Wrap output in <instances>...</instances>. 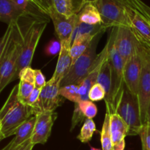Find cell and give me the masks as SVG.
<instances>
[{"instance_id":"9","label":"cell","mask_w":150,"mask_h":150,"mask_svg":"<svg viewBox=\"0 0 150 150\" xmlns=\"http://www.w3.org/2000/svg\"><path fill=\"white\" fill-rule=\"evenodd\" d=\"M114 45L125 63L139 51L142 43L131 27L116 28Z\"/></svg>"},{"instance_id":"20","label":"cell","mask_w":150,"mask_h":150,"mask_svg":"<svg viewBox=\"0 0 150 150\" xmlns=\"http://www.w3.org/2000/svg\"><path fill=\"white\" fill-rule=\"evenodd\" d=\"M35 122H36V116H32L18 128L15 134L14 139L8 144L12 149H16L20 145L30 140L33 133Z\"/></svg>"},{"instance_id":"41","label":"cell","mask_w":150,"mask_h":150,"mask_svg":"<svg viewBox=\"0 0 150 150\" xmlns=\"http://www.w3.org/2000/svg\"><path fill=\"white\" fill-rule=\"evenodd\" d=\"M5 139V138H4V135L1 133V132H0V142H1V141H2L3 139Z\"/></svg>"},{"instance_id":"13","label":"cell","mask_w":150,"mask_h":150,"mask_svg":"<svg viewBox=\"0 0 150 150\" xmlns=\"http://www.w3.org/2000/svg\"><path fill=\"white\" fill-rule=\"evenodd\" d=\"M48 16L52 20L56 35L60 42H70L76 26L77 15L67 17L56 11L54 7L48 12Z\"/></svg>"},{"instance_id":"26","label":"cell","mask_w":150,"mask_h":150,"mask_svg":"<svg viewBox=\"0 0 150 150\" xmlns=\"http://www.w3.org/2000/svg\"><path fill=\"white\" fill-rule=\"evenodd\" d=\"M106 108L105 118L103 124L102 130L100 133V141L102 150H112V141H111V130H110V116L111 111L108 108Z\"/></svg>"},{"instance_id":"14","label":"cell","mask_w":150,"mask_h":150,"mask_svg":"<svg viewBox=\"0 0 150 150\" xmlns=\"http://www.w3.org/2000/svg\"><path fill=\"white\" fill-rule=\"evenodd\" d=\"M124 2L130 27L139 38L146 41H150V23L147 19L129 0H124Z\"/></svg>"},{"instance_id":"15","label":"cell","mask_w":150,"mask_h":150,"mask_svg":"<svg viewBox=\"0 0 150 150\" xmlns=\"http://www.w3.org/2000/svg\"><path fill=\"white\" fill-rule=\"evenodd\" d=\"M107 56H108V45L106 44L103 49L102 50V51L97 56L96 59L94 62L93 67H92V70H90L89 74L83 79V81L79 85L81 101L89 100V90L92 87V86L97 83L100 70L104 61L107 58Z\"/></svg>"},{"instance_id":"31","label":"cell","mask_w":150,"mask_h":150,"mask_svg":"<svg viewBox=\"0 0 150 150\" xmlns=\"http://www.w3.org/2000/svg\"><path fill=\"white\" fill-rule=\"evenodd\" d=\"M132 4L147 19L150 23V7L142 0H129Z\"/></svg>"},{"instance_id":"35","label":"cell","mask_w":150,"mask_h":150,"mask_svg":"<svg viewBox=\"0 0 150 150\" xmlns=\"http://www.w3.org/2000/svg\"><path fill=\"white\" fill-rule=\"evenodd\" d=\"M45 76L40 70H35V88L42 89L46 83Z\"/></svg>"},{"instance_id":"4","label":"cell","mask_w":150,"mask_h":150,"mask_svg":"<svg viewBox=\"0 0 150 150\" xmlns=\"http://www.w3.org/2000/svg\"><path fill=\"white\" fill-rule=\"evenodd\" d=\"M48 18H30L27 26L23 28L22 48L16 68L14 81L18 79L21 71L30 67L40 39L48 24Z\"/></svg>"},{"instance_id":"38","label":"cell","mask_w":150,"mask_h":150,"mask_svg":"<svg viewBox=\"0 0 150 150\" xmlns=\"http://www.w3.org/2000/svg\"><path fill=\"white\" fill-rule=\"evenodd\" d=\"M33 147H34V145L31 143V139H30V140L27 141V142H26L25 143H23V144L18 146V147L16 148V149H12V148L9 146V144H7L5 147L3 148L1 150H30L33 149Z\"/></svg>"},{"instance_id":"22","label":"cell","mask_w":150,"mask_h":150,"mask_svg":"<svg viewBox=\"0 0 150 150\" xmlns=\"http://www.w3.org/2000/svg\"><path fill=\"white\" fill-rule=\"evenodd\" d=\"M77 19L81 23L89 25L102 24L101 16L94 2L86 3L77 14Z\"/></svg>"},{"instance_id":"47","label":"cell","mask_w":150,"mask_h":150,"mask_svg":"<svg viewBox=\"0 0 150 150\" xmlns=\"http://www.w3.org/2000/svg\"><path fill=\"white\" fill-rule=\"evenodd\" d=\"M30 150H32V149H30Z\"/></svg>"},{"instance_id":"40","label":"cell","mask_w":150,"mask_h":150,"mask_svg":"<svg viewBox=\"0 0 150 150\" xmlns=\"http://www.w3.org/2000/svg\"><path fill=\"white\" fill-rule=\"evenodd\" d=\"M145 125H150V103L149 106H148L147 111H146V123H145Z\"/></svg>"},{"instance_id":"16","label":"cell","mask_w":150,"mask_h":150,"mask_svg":"<svg viewBox=\"0 0 150 150\" xmlns=\"http://www.w3.org/2000/svg\"><path fill=\"white\" fill-rule=\"evenodd\" d=\"M112 150H125V137L128 136V127L124 120L117 114L111 113L110 116Z\"/></svg>"},{"instance_id":"45","label":"cell","mask_w":150,"mask_h":150,"mask_svg":"<svg viewBox=\"0 0 150 150\" xmlns=\"http://www.w3.org/2000/svg\"><path fill=\"white\" fill-rule=\"evenodd\" d=\"M1 122H0V132H1Z\"/></svg>"},{"instance_id":"1","label":"cell","mask_w":150,"mask_h":150,"mask_svg":"<svg viewBox=\"0 0 150 150\" xmlns=\"http://www.w3.org/2000/svg\"><path fill=\"white\" fill-rule=\"evenodd\" d=\"M10 25V36L0 59V94L10 82L14 81L23 42L24 26L21 23V19Z\"/></svg>"},{"instance_id":"17","label":"cell","mask_w":150,"mask_h":150,"mask_svg":"<svg viewBox=\"0 0 150 150\" xmlns=\"http://www.w3.org/2000/svg\"><path fill=\"white\" fill-rule=\"evenodd\" d=\"M72 44L70 42H61V50L59 54L58 61L56 66L55 71L53 74L52 79L54 81L60 83L62 79L70 71L73 64L71 56H70V48Z\"/></svg>"},{"instance_id":"44","label":"cell","mask_w":150,"mask_h":150,"mask_svg":"<svg viewBox=\"0 0 150 150\" xmlns=\"http://www.w3.org/2000/svg\"><path fill=\"white\" fill-rule=\"evenodd\" d=\"M89 150H102V149H97V148H95V147H92V146H91V147H90V149H89Z\"/></svg>"},{"instance_id":"37","label":"cell","mask_w":150,"mask_h":150,"mask_svg":"<svg viewBox=\"0 0 150 150\" xmlns=\"http://www.w3.org/2000/svg\"><path fill=\"white\" fill-rule=\"evenodd\" d=\"M10 30H11V26H10V25H8L4 34L2 35V37L0 38V59L2 55L3 51H4V48L5 47L6 43H7L9 36H10Z\"/></svg>"},{"instance_id":"36","label":"cell","mask_w":150,"mask_h":150,"mask_svg":"<svg viewBox=\"0 0 150 150\" xmlns=\"http://www.w3.org/2000/svg\"><path fill=\"white\" fill-rule=\"evenodd\" d=\"M40 92H41L40 89L35 88L34 90L32 91V94L30 95V96H29V100H28V102H27V105H29V106L32 107L33 109L35 108L37 104H38V100H39L40 95Z\"/></svg>"},{"instance_id":"28","label":"cell","mask_w":150,"mask_h":150,"mask_svg":"<svg viewBox=\"0 0 150 150\" xmlns=\"http://www.w3.org/2000/svg\"><path fill=\"white\" fill-rule=\"evenodd\" d=\"M59 94L64 99L72 101L75 103L81 101L79 85L70 84L60 87Z\"/></svg>"},{"instance_id":"5","label":"cell","mask_w":150,"mask_h":150,"mask_svg":"<svg viewBox=\"0 0 150 150\" xmlns=\"http://www.w3.org/2000/svg\"><path fill=\"white\" fill-rule=\"evenodd\" d=\"M103 33L102 32L97 35L92 40L87 50L72 64L70 71L60 83V87L70 84L79 85L83 81L93 67L98 56L96 53L97 46Z\"/></svg>"},{"instance_id":"34","label":"cell","mask_w":150,"mask_h":150,"mask_svg":"<svg viewBox=\"0 0 150 150\" xmlns=\"http://www.w3.org/2000/svg\"><path fill=\"white\" fill-rule=\"evenodd\" d=\"M142 143L146 146V149L150 150V125H144L140 133Z\"/></svg>"},{"instance_id":"6","label":"cell","mask_w":150,"mask_h":150,"mask_svg":"<svg viewBox=\"0 0 150 150\" xmlns=\"http://www.w3.org/2000/svg\"><path fill=\"white\" fill-rule=\"evenodd\" d=\"M94 4L100 12L102 25L107 29L119 26L130 27L124 0H95Z\"/></svg>"},{"instance_id":"18","label":"cell","mask_w":150,"mask_h":150,"mask_svg":"<svg viewBox=\"0 0 150 150\" xmlns=\"http://www.w3.org/2000/svg\"><path fill=\"white\" fill-rule=\"evenodd\" d=\"M18 79H20L18 84V96L19 100L27 105L28 100L35 88V70L32 67H27L21 71Z\"/></svg>"},{"instance_id":"3","label":"cell","mask_w":150,"mask_h":150,"mask_svg":"<svg viewBox=\"0 0 150 150\" xmlns=\"http://www.w3.org/2000/svg\"><path fill=\"white\" fill-rule=\"evenodd\" d=\"M116 28H111V35L106 43L108 45V60L111 69V104L105 108H108L111 113H116L125 88L124 81L125 62L114 45Z\"/></svg>"},{"instance_id":"33","label":"cell","mask_w":150,"mask_h":150,"mask_svg":"<svg viewBox=\"0 0 150 150\" xmlns=\"http://www.w3.org/2000/svg\"><path fill=\"white\" fill-rule=\"evenodd\" d=\"M84 116H83V113L81 111L80 108H79V105L78 103H75L74 106V111H73V117H72L71 120V127H70V130H73L75 128L76 125L79 124L80 122H81L84 119Z\"/></svg>"},{"instance_id":"43","label":"cell","mask_w":150,"mask_h":150,"mask_svg":"<svg viewBox=\"0 0 150 150\" xmlns=\"http://www.w3.org/2000/svg\"><path fill=\"white\" fill-rule=\"evenodd\" d=\"M86 1V3H89V2H94L95 0H85Z\"/></svg>"},{"instance_id":"46","label":"cell","mask_w":150,"mask_h":150,"mask_svg":"<svg viewBox=\"0 0 150 150\" xmlns=\"http://www.w3.org/2000/svg\"><path fill=\"white\" fill-rule=\"evenodd\" d=\"M32 1H35V0H32Z\"/></svg>"},{"instance_id":"23","label":"cell","mask_w":150,"mask_h":150,"mask_svg":"<svg viewBox=\"0 0 150 150\" xmlns=\"http://www.w3.org/2000/svg\"><path fill=\"white\" fill-rule=\"evenodd\" d=\"M97 83H100L105 91V106H109L111 104V69L108 60V56L104 61L99 74L98 76Z\"/></svg>"},{"instance_id":"19","label":"cell","mask_w":150,"mask_h":150,"mask_svg":"<svg viewBox=\"0 0 150 150\" xmlns=\"http://www.w3.org/2000/svg\"><path fill=\"white\" fill-rule=\"evenodd\" d=\"M25 16H28L19 10L11 0H0V21L8 26Z\"/></svg>"},{"instance_id":"29","label":"cell","mask_w":150,"mask_h":150,"mask_svg":"<svg viewBox=\"0 0 150 150\" xmlns=\"http://www.w3.org/2000/svg\"><path fill=\"white\" fill-rule=\"evenodd\" d=\"M81 111L86 118L93 119L98 114L96 105L91 100H82L78 103Z\"/></svg>"},{"instance_id":"21","label":"cell","mask_w":150,"mask_h":150,"mask_svg":"<svg viewBox=\"0 0 150 150\" xmlns=\"http://www.w3.org/2000/svg\"><path fill=\"white\" fill-rule=\"evenodd\" d=\"M86 4L85 0H53L54 10L67 17L77 15Z\"/></svg>"},{"instance_id":"11","label":"cell","mask_w":150,"mask_h":150,"mask_svg":"<svg viewBox=\"0 0 150 150\" xmlns=\"http://www.w3.org/2000/svg\"><path fill=\"white\" fill-rule=\"evenodd\" d=\"M35 116L36 122L31 138V143L34 146L44 144L48 142L58 114L55 111H42Z\"/></svg>"},{"instance_id":"39","label":"cell","mask_w":150,"mask_h":150,"mask_svg":"<svg viewBox=\"0 0 150 150\" xmlns=\"http://www.w3.org/2000/svg\"><path fill=\"white\" fill-rule=\"evenodd\" d=\"M40 4L48 14V12L53 7V0H38Z\"/></svg>"},{"instance_id":"7","label":"cell","mask_w":150,"mask_h":150,"mask_svg":"<svg viewBox=\"0 0 150 150\" xmlns=\"http://www.w3.org/2000/svg\"><path fill=\"white\" fill-rule=\"evenodd\" d=\"M116 113L128 127V136L140 135L143 125L141 121L138 98L131 95L126 87Z\"/></svg>"},{"instance_id":"2","label":"cell","mask_w":150,"mask_h":150,"mask_svg":"<svg viewBox=\"0 0 150 150\" xmlns=\"http://www.w3.org/2000/svg\"><path fill=\"white\" fill-rule=\"evenodd\" d=\"M18 86L16 85L0 109L1 132L4 138L15 136L16 130L24 122L35 115L32 107L21 102L18 96Z\"/></svg>"},{"instance_id":"12","label":"cell","mask_w":150,"mask_h":150,"mask_svg":"<svg viewBox=\"0 0 150 150\" xmlns=\"http://www.w3.org/2000/svg\"><path fill=\"white\" fill-rule=\"evenodd\" d=\"M142 45L139 51L125 63L124 67V81L126 89L136 98L142 73Z\"/></svg>"},{"instance_id":"25","label":"cell","mask_w":150,"mask_h":150,"mask_svg":"<svg viewBox=\"0 0 150 150\" xmlns=\"http://www.w3.org/2000/svg\"><path fill=\"white\" fill-rule=\"evenodd\" d=\"M95 37L79 36L73 41L70 48V56L73 64L81 54H83L87 50Z\"/></svg>"},{"instance_id":"27","label":"cell","mask_w":150,"mask_h":150,"mask_svg":"<svg viewBox=\"0 0 150 150\" xmlns=\"http://www.w3.org/2000/svg\"><path fill=\"white\" fill-rule=\"evenodd\" d=\"M96 131V125L93 119L86 118L83 126L78 135L77 139L82 143H88L92 140L94 133Z\"/></svg>"},{"instance_id":"10","label":"cell","mask_w":150,"mask_h":150,"mask_svg":"<svg viewBox=\"0 0 150 150\" xmlns=\"http://www.w3.org/2000/svg\"><path fill=\"white\" fill-rule=\"evenodd\" d=\"M60 83L52 79L46 82L42 88L38 104L34 108L35 115L42 111H54L64 102V98L59 94Z\"/></svg>"},{"instance_id":"24","label":"cell","mask_w":150,"mask_h":150,"mask_svg":"<svg viewBox=\"0 0 150 150\" xmlns=\"http://www.w3.org/2000/svg\"><path fill=\"white\" fill-rule=\"evenodd\" d=\"M107 28L103 25H89L81 23L79 20H76V26L72 35L71 42L79 36H96L97 35L102 32H105Z\"/></svg>"},{"instance_id":"30","label":"cell","mask_w":150,"mask_h":150,"mask_svg":"<svg viewBox=\"0 0 150 150\" xmlns=\"http://www.w3.org/2000/svg\"><path fill=\"white\" fill-rule=\"evenodd\" d=\"M105 98V91L100 83H96L92 86L89 92V100L92 102H98Z\"/></svg>"},{"instance_id":"8","label":"cell","mask_w":150,"mask_h":150,"mask_svg":"<svg viewBox=\"0 0 150 150\" xmlns=\"http://www.w3.org/2000/svg\"><path fill=\"white\" fill-rule=\"evenodd\" d=\"M141 54L142 73L139 81L137 98L140 111L141 121L144 127L146 123V111L150 103V50L142 44Z\"/></svg>"},{"instance_id":"32","label":"cell","mask_w":150,"mask_h":150,"mask_svg":"<svg viewBox=\"0 0 150 150\" xmlns=\"http://www.w3.org/2000/svg\"><path fill=\"white\" fill-rule=\"evenodd\" d=\"M61 50V42L58 40H51L45 47V52L47 56H56L59 54Z\"/></svg>"},{"instance_id":"42","label":"cell","mask_w":150,"mask_h":150,"mask_svg":"<svg viewBox=\"0 0 150 150\" xmlns=\"http://www.w3.org/2000/svg\"><path fill=\"white\" fill-rule=\"evenodd\" d=\"M142 150H147L146 149V146H145V145L144 144L142 143Z\"/></svg>"}]
</instances>
